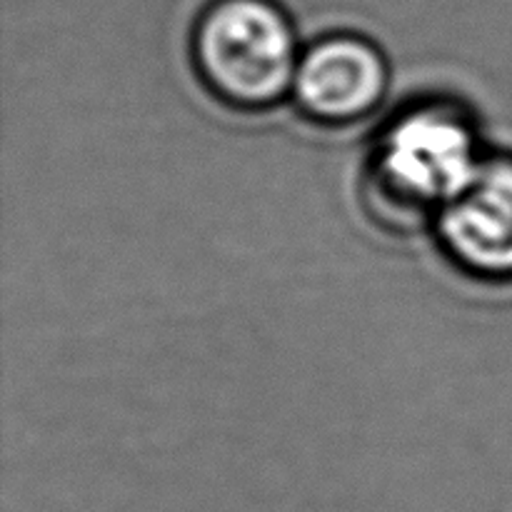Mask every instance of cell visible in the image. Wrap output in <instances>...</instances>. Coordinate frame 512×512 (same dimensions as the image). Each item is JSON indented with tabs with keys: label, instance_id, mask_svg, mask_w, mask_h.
Instances as JSON below:
<instances>
[{
	"label": "cell",
	"instance_id": "cell-3",
	"mask_svg": "<svg viewBox=\"0 0 512 512\" xmlns=\"http://www.w3.org/2000/svg\"><path fill=\"white\" fill-rule=\"evenodd\" d=\"M390 90V63L373 38L333 30L303 45L295 70V110L320 128H350L373 118Z\"/></svg>",
	"mask_w": 512,
	"mask_h": 512
},
{
	"label": "cell",
	"instance_id": "cell-4",
	"mask_svg": "<svg viewBox=\"0 0 512 512\" xmlns=\"http://www.w3.org/2000/svg\"><path fill=\"white\" fill-rule=\"evenodd\" d=\"M440 253L460 275L512 285V150H488L433 223Z\"/></svg>",
	"mask_w": 512,
	"mask_h": 512
},
{
	"label": "cell",
	"instance_id": "cell-2",
	"mask_svg": "<svg viewBox=\"0 0 512 512\" xmlns=\"http://www.w3.org/2000/svg\"><path fill=\"white\" fill-rule=\"evenodd\" d=\"M188 53L210 98L265 113L290 100L303 43L280 0H208L190 25Z\"/></svg>",
	"mask_w": 512,
	"mask_h": 512
},
{
	"label": "cell",
	"instance_id": "cell-1",
	"mask_svg": "<svg viewBox=\"0 0 512 512\" xmlns=\"http://www.w3.org/2000/svg\"><path fill=\"white\" fill-rule=\"evenodd\" d=\"M473 110L450 95H425L395 110L378 128L363 170L360 203L388 233L433 228L485 158Z\"/></svg>",
	"mask_w": 512,
	"mask_h": 512
}]
</instances>
